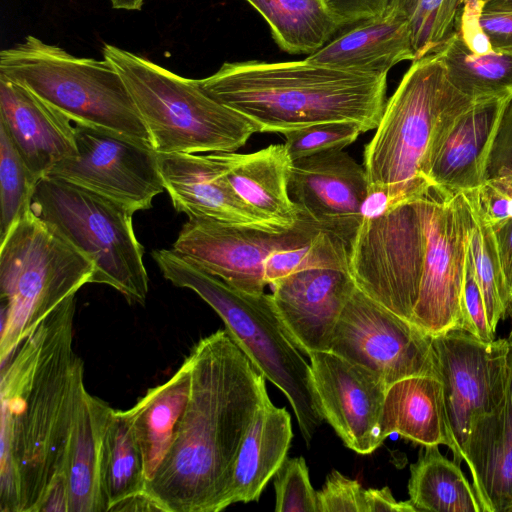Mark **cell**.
Segmentation results:
<instances>
[{
	"instance_id": "8992f818",
	"label": "cell",
	"mask_w": 512,
	"mask_h": 512,
	"mask_svg": "<svg viewBox=\"0 0 512 512\" xmlns=\"http://www.w3.org/2000/svg\"><path fill=\"white\" fill-rule=\"evenodd\" d=\"M102 53L117 70L160 154L234 152L257 127L210 96L198 79L112 44Z\"/></svg>"
},
{
	"instance_id": "d6986e66",
	"label": "cell",
	"mask_w": 512,
	"mask_h": 512,
	"mask_svg": "<svg viewBox=\"0 0 512 512\" xmlns=\"http://www.w3.org/2000/svg\"><path fill=\"white\" fill-rule=\"evenodd\" d=\"M158 166L173 207L189 219L284 231L272 227L236 195L217 153H158Z\"/></svg>"
},
{
	"instance_id": "f35d334b",
	"label": "cell",
	"mask_w": 512,
	"mask_h": 512,
	"mask_svg": "<svg viewBox=\"0 0 512 512\" xmlns=\"http://www.w3.org/2000/svg\"><path fill=\"white\" fill-rule=\"evenodd\" d=\"M463 330L483 341L495 340L491 330L483 294L467 249L462 286Z\"/></svg>"
},
{
	"instance_id": "bcb514c9",
	"label": "cell",
	"mask_w": 512,
	"mask_h": 512,
	"mask_svg": "<svg viewBox=\"0 0 512 512\" xmlns=\"http://www.w3.org/2000/svg\"><path fill=\"white\" fill-rule=\"evenodd\" d=\"M363 512H416L409 500L397 501L389 487L363 491Z\"/></svg>"
},
{
	"instance_id": "83f0119b",
	"label": "cell",
	"mask_w": 512,
	"mask_h": 512,
	"mask_svg": "<svg viewBox=\"0 0 512 512\" xmlns=\"http://www.w3.org/2000/svg\"><path fill=\"white\" fill-rule=\"evenodd\" d=\"M191 369L187 357L174 375L149 389L130 408L145 464L147 482L168 453L188 402Z\"/></svg>"
},
{
	"instance_id": "5b68a950",
	"label": "cell",
	"mask_w": 512,
	"mask_h": 512,
	"mask_svg": "<svg viewBox=\"0 0 512 512\" xmlns=\"http://www.w3.org/2000/svg\"><path fill=\"white\" fill-rule=\"evenodd\" d=\"M151 256L165 279L191 289L214 309L256 369L285 394L309 447L324 418L310 364L280 320L272 295L242 292L173 249L154 250Z\"/></svg>"
},
{
	"instance_id": "7dc6e473",
	"label": "cell",
	"mask_w": 512,
	"mask_h": 512,
	"mask_svg": "<svg viewBox=\"0 0 512 512\" xmlns=\"http://www.w3.org/2000/svg\"><path fill=\"white\" fill-rule=\"evenodd\" d=\"M419 0H389L387 10L408 17L413 15Z\"/></svg>"
},
{
	"instance_id": "f546056e",
	"label": "cell",
	"mask_w": 512,
	"mask_h": 512,
	"mask_svg": "<svg viewBox=\"0 0 512 512\" xmlns=\"http://www.w3.org/2000/svg\"><path fill=\"white\" fill-rule=\"evenodd\" d=\"M408 493L416 512H482L460 465L443 456L439 445L422 446L410 466Z\"/></svg>"
},
{
	"instance_id": "44dd1931",
	"label": "cell",
	"mask_w": 512,
	"mask_h": 512,
	"mask_svg": "<svg viewBox=\"0 0 512 512\" xmlns=\"http://www.w3.org/2000/svg\"><path fill=\"white\" fill-rule=\"evenodd\" d=\"M0 123L38 181L77 152L73 122L27 87L1 75Z\"/></svg>"
},
{
	"instance_id": "e0dca14e",
	"label": "cell",
	"mask_w": 512,
	"mask_h": 512,
	"mask_svg": "<svg viewBox=\"0 0 512 512\" xmlns=\"http://www.w3.org/2000/svg\"><path fill=\"white\" fill-rule=\"evenodd\" d=\"M308 357L324 420L349 449L363 455L375 451L382 444L379 422L389 386L370 369L334 352Z\"/></svg>"
},
{
	"instance_id": "6da1fadb",
	"label": "cell",
	"mask_w": 512,
	"mask_h": 512,
	"mask_svg": "<svg viewBox=\"0 0 512 512\" xmlns=\"http://www.w3.org/2000/svg\"><path fill=\"white\" fill-rule=\"evenodd\" d=\"M75 307L73 295L1 364V512H39L51 486H68L67 450L85 390L73 348Z\"/></svg>"
},
{
	"instance_id": "484cf974",
	"label": "cell",
	"mask_w": 512,
	"mask_h": 512,
	"mask_svg": "<svg viewBox=\"0 0 512 512\" xmlns=\"http://www.w3.org/2000/svg\"><path fill=\"white\" fill-rule=\"evenodd\" d=\"M293 438L291 417L270 400L255 414L238 450L227 494V507L257 501L287 458Z\"/></svg>"
},
{
	"instance_id": "8fae6325",
	"label": "cell",
	"mask_w": 512,
	"mask_h": 512,
	"mask_svg": "<svg viewBox=\"0 0 512 512\" xmlns=\"http://www.w3.org/2000/svg\"><path fill=\"white\" fill-rule=\"evenodd\" d=\"M422 200L426 247L412 323L433 337L463 330L462 286L468 234L461 192L432 185Z\"/></svg>"
},
{
	"instance_id": "7a4b0ae2",
	"label": "cell",
	"mask_w": 512,
	"mask_h": 512,
	"mask_svg": "<svg viewBox=\"0 0 512 512\" xmlns=\"http://www.w3.org/2000/svg\"><path fill=\"white\" fill-rule=\"evenodd\" d=\"M187 359L188 402L146 492L159 511L219 512L243 437L270 400L266 378L226 329L202 338Z\"/></svg>"
},
{
	"instance_id": "7bdbcfd3",
	"label": "cell",
	"mask_w": 512,
	"mask_h": 512,
	"mask_svg": "<svg viewBox=\"0 0 512 512\" xmlns=\"http://www.w3.org/2000/svg\"><path fill=\"white\" fill-rule=\"evenodd\" d=\"M342 27L380 15L389 0H324Z\"/></svg>"
},
{
	"instance_id": "f907efd6",
	"label": "cell",
	"mask_w": 512,
	"mask_h": 512,
	"mask_svg": "<svg viewBox=\"0 0 512 512\" xmlns=\"http://www.w3.org/2000/svg\"><path fill=\"white\" fill-rule=\"evenodd\" d=\"M508 339L512 342V329H511V332H510V334H509Z\"/></svg>"
},
{
	"instance_id": "ee69618b",
	"label": "cell",
	"mask_w": 512,
	"mask_h": 512,
	"mask_svg": "<svg viewBox=\"0 0 512 512\" xmlns=\"http://www.w3.org/2000/svg\"><path fill=\"white\" fill-rule=\"evenodd\" d=\"M500 169L512 170V100L508 103L494 140L487 177Z\"/></svg>"
},
{
	"instance_id": "ac0fdd59",
	"label": "cell",
	"mask_w": 512,
	"mask_h": 512,
	"mask_svg": "<svg viewBox=\"0 0 512 512\" xmlns=\"http://www.w3.org/2000/svg\"><path fill=\"white\" fill-rule=\"evenodd\" d=\"M271 286L277 314L297 348L307 356L329 351L336 323L356 287L350 271L308 269Z\"/></svg>"
},
{
	"instance_id": "3957f363",
	"label": "cell",
	"mask_w": 512,
	"mask_h": 512,
	"mask_svg": "<svg viewBox=\"0 0 512 512\" xmlns=\"http://www.w3.org/2000/svg\"><path fill=\"white\" fill-rule=\"evenodd\" d=\"M198 80L258 132L284 134L320 123L349 122L365 133L377 128L386 103L387 74L347 71L306 59L225 62Z\"/></svg>"
},
{
	"instance_id": "4316f807",
	"label": "cell",
	"mask_w": 512,
	"mask_h": 512,
	"mask_svg": "<svg viewBox=\"0 0 512 512\" xmlns=\"http://www.w3.org/2000/svg\"><path fill=\"white\" fill-rule=\"evenodd\" d=\"M112 408L85 389L69 440L68 512H106L100 482L103 437Z\"/></svg>"
},
{
	"instance_id": "52a82bcc",
	"label": "cell",
	"mask_w": 512,
	"mask_h": 512,
	"mask_svg": "<svg viewBox=\"0 0 512 512\" xmlns=\"http://www.w3.org/2000/svg\"><path fill=\"white\" fill-rule=\"evenodd\" d=\"M94 263L32 209L0 240V362L85 284Z\"/></svg>"
},
{
	"instance_id": "f6af8a7d",
	"label": "cell",
	"mask_w": 512,
	"mask_h": 512,
	"mask_svg": "<svg viewBox=\"0 0 512 512\" xmlns=\"http://www.w3.org/2000/svg\"><path fill=\"white\" fill-rule=\"evenodd\" d=\"M506 288L512 299V219L491 224Z\"/></svg>"
},
{
	"instance_id": "30bf717a",
	"label": "cell",
	"mask_w": 512,
	"mask_h": 512,
	"mask_svg": "<svg viewBox=\"0 0 512 512\" xmlns=\"http://www.w3.org/2000/svg\"><path fill=\"white\" fill-rule=\"evenodd\" d=\"M422 195L364 219L349 247V271L356 286L411 323L426 247Z\"/></svg>"
},
{
	"instance_id": "c3c4849f",
	"label": "cell",
	"mask_w": 512,
	"mask_h": 512,
	"mask_svg": "<svg viewBox=\"0 0 512 512\" xmlns=\"http://www.w3.org/2000/svg\"><path fill=\"white\" fill-rule=\"evenodd\" d=\"M114 9L135 11L141 10L145 0H109Z\"/></svg>"
},
{
	"instance_id": "f1b7e54d",
	"label": "cell",
	"mask_w": 512,
	"mask_h": 512,
	"mask_svg": "<svg viewBox=\"0 0 512 512\" xmlns=\"http://www.w3.org/2000/svg\"><path fill=\"white\" fill-rule=\"evenodd\" d=\"M100 482L105 511H117L127 500L146 491L147 477L132 414L113 409L103 437Z\"/></svg>"
},
{
	"instance_id": "d6a6232c",
	"label": "cell",
	"mask_w": 512,
	"mask_h": 512,
	"mask_svg": "<svg viewBox=\"0 0 512 512\" xmlns=\"http://www.w3.org/2000/svg\"><path fill=\"white\" fill-rule=\"evenodd\" d=\"M461 194L466 214L468 252L483 294L487 319L495 333L499 321L510 312L512 299L504 282L492 226L478 205L475 190Z\"/></svg>"
},
{
	"instance_id": "7c38bea8",
	"label": "cell",
	"mask_w": 512,
	"mask_h": 512,
	"mask_svg": "<svg viewBox=\"0 0 512 512\" xmlns=\"http://www.w3.org/2000/svg\"><path fill=\"white\" fill-rule=\"evenodd\" d=\"M74 124L77 152L57 163L48 177L110 198L133 213L152 207L165 188L151 143L86 124Z\"/></svg>"
},
{
	"instance_id": "b9f144b4",
	"label": "cell",
	"mask_w": 512,
	"mask_h": 512,
	"mask_svg": "<svg viewBox=\"0 0 512 512\" xmlns=\"http://www.w3.org/2000/svg\"><path fill=\"white\" fill-rule=\"evenodd\" d=\"M478 26L495 52H512V11L486 10L480 7Z\"/></svg>"
},
{
	"instance_id": "816d5d0a",
	"label": "cell",
	"mask_w": 512,
	"mask_h": 512,
	"mask_svg": "<svg viewBox=\"0 0 512 512\" xmlns=\"http://www.w3.org/2000/svg\"><path fill=\"white\" fill-rule=\"evenodd\" d=\"M511 512H512V510H511Z\"/></svg>"
},
{
	"instance_id": "603a6c76",
	"label": "cell",
	"mask_w": 512,
	"mask_h": 512,
	"mask_svg": "<svg viewBox=\"0 0 512 512\" xmlns=\"http://www.w3.org/2000/svg\"><path fill=\"white\" fill-rule=\"evenodd\" d=\"M217 155L231 188L257 215L279 230L298 224L299 212L288 190L292 160L284 144H272L247 154Z\"/></svg>"
},
{
	"instance_id": "4dcf8cb0",
	"label": "cell",
	"mask_w": 512,
	"mask_h": 512,
	"mask_svg": "<svg viewBox=\"0 0 512 512\" xmlns=\"http://www.w3.org/2000/svg\"><path fill=\"white\" fill-rule=\"evenodd\" d=\"M267 22L277 45L310 55L342 28L324 0H245Z\"/></svg>"
},
{
	"instance_id": "277c9868",
	"label": "cell",
	"mask_w": 512,
	"mask_h": 512,
	"mask_svg": "<svg viewBox=\"0 0 512 512\" xmlns=\"http://www.w3.org/2000/svg\"><path fill=\"white\" fill-rule=\"evenodd\" d=\"M474 102L449 81L439 52L412 61L365 147L368 190H384L395 206L422 195L439 132Z\"/></svg>"
},
{
	"instance_id": "60d3db41",
	"label": "cell",
	"mask_w": 512,
	"mask_h": 512,
	"mask_svg": "<svg viewBox=\"0 0 512 512\" xmlns=\"http://www.w3.org/2000/svg\"><path fill=\"white\" fill-rule=\"evenodd\" d=\"M363 491L357 480L333 470L317 492L318 512H363Z\"/></svg>"
},
{
	"instance_id": "4fadbf2b",
	"label": "cell",
	"mask_w": 512,
	"mask_h": 512,
	"mask_svg": "<svg viewBox=\"0 0 512 512\" xmlns=\"http://www.w3.org/2000/svg\"><path fill=\"white\" fill-rule=\"evenodd\" d=\"M329 351L370 369L388 386L410 376L440 377L432 336L357 286L339 316Z\"/></svg>"
},
{
	"instance_id": "e575fe53",
	"label": "cell",
	"mask_w": 512,
	"mask_h": 512,
	"mask_svg": "<svg viewBox=\"0 0 512 512\" xmlns=\"http://www.w3.org/2000/svg\"><path fill=\"white\" fill-rule=\"evenodd\" d=\"M38 182L0 123V240L31 210Z\"/></svg>"
},
{
	"instance_id": "2e32d148",
	"label": "cell",
	"mask_w": 512,
	"mask_h": 512,
	"mask_svg": "<svg viewBox=\"0 0 512 512\" xmlns=\"http://www.w3.org/2000/svg\"><path fill=\"white\" fill-rule=\"evenodd\" d=\"M289 195L299 217L349 247L362 223L368 192L363 165L343 150H330L292 161Z\"/></svg>"
},
{
	"instance_id": "1f68e13d",
	"label": "cell",
	"mask_w": 512,
	"mask_h": 512,
	"mask_svg": "<svg viewBox=\"0 0 512 512\" xmlns=\"http://www.w3.org/2000/svg\"><path fill=\"white\" fill-rule=\"evenodd\" d=\"M438 52L449 81L462 94L476 102L512 99V52L475 53L456 31Z\"/></svg>"
},
{
	"instance_id": "ab89813d",
	"label": "cell",
	"mask_w": 512,
	"mask_h": 512,
	"mask_svg": "<svg viewBox=\"0 0 512 512\" xmlns=\"http://www.w3.org/2000/svg\"><path fill=\"white\" fill-rule=\"evenodd\" d=\"M474 190L478 205L490 224L512 219V170L494 172Z\"/></svg>"
},
{
	"instance_id": "d4e9b609",
	"label": "cell",
	"mask_w": 512,
	"mask_h": 512,
	"mask_svg": "<svg viewBox=\"0 0 512 512\" xmlns=\"http://www.w3.org/2000/svg\"><path fill=\"white\" fill-rule=\"evenodd\" d=\"M393 433L421 446L446 445L454 452L440 377L410 376L388 387L379 422L381 442Z\"/></svg>"
},
{
	"instance_id": "8d00e7d4",
	"label": "cell",
	"mask_w": 512,
	"mask_h": 512,
	"mask_svg": "<svg viewBox=\"0 0 512 512\" xmlns=\"http://www.w3.org/2000/svg\"><path fill=\"white\" fill-rule=\"evenodd\" d=\"M362 128L349 122H329L311 125L282 134L292 161L330 150H343L354 143Z\"/></svg>"
},
{
	"instance_id": "d590c367",
	"label": "cell",
	"mask_w": 512,
	"mask_h": 512,
	"mask_svg": "<svg viewBox=\"0 0 512 512\" xmlns=\"http://www.w3.org/2000/svg\"><path fill=\"white\" fill-rule=\"evenodd\" d=\"M465 0H419L410 18L415 60L438 52L453 35Z\"/></svg>"
},
{
	"instance_id": "681fc988",
	"label": "cell",
	"mask_w": 512,
	"mask_h": 512,
	"mask_svg": "<svg viewBox=\"0 0 512 512\" xmlns=\"http://www.w3.org/2000/svg\"><path fill=\"white\" fill-rule=\"evenodd\" d=\"M480 3L482 9L512 11V0H480Z\"/></svg>"
},
{
	"instance_id": "cb8c5ba5",
	"label": "cell",
	"mask_w": 512,
	"mask_h": 512,
	"mask_svg": "<svg viewBox=\"0 0 512 512\" xmlns=\"http://www.w3.org/2000/svg\"><path fill=\"white\" fill-rule=\"evenodd\" d=\"M308 62L365 74H388L414 61L410 19L390 10L362 20L305 58Z\"/></svg>"
},
{
	"instance_id": "74e56055",
	"label": "cell",
	"mask_w": 512,
	"mask_h": 512,
	"mask_svg": "<svg viewBox=\"0 0 512 512\" xmlns=\"http://www.w3.org/2000/svg\"><path fill=\"white\" fill-rule=\"evenodd\" d=\"M276 512H318L317 492L303 457L286 458L275 474Z\"/></svg>"
},
{
	"instance_id": "5bb4252c",
	"label": "cell",
	"mask_w": 512,
	"mask_h": 512,
	"mask_svg": "<svg viewBox=\"0 0 512 512\" xmlns=\"http://www.w3.org/2000/svg\"><path fill=\"white\" fill-rule=\"evenodd\" d=\"M439 376L454 439L453 460H465L474 425L501 402L507 381L510 342L483 341L464 330L433 336Z\"/></svg>"
},
{
	"instance_id": "9a60e30c",
	"label": "cell",
	"mask_w": 512,
	"mask_h": 512,
	"mask_svg": "<svg viewBox=\"0 0 512 512\" xmlns=\"http://www.w3.org/2000/svg\"><path fill=\"white\" fill-rule=\"evenodd\" d=\"M319 231L302 218L284 231L189 219L172 249L230 286L258 295L267 285L264 261L269 254L307 243Z\"/></svg>"
},
{
	"instance_id": "7402d4cb",
	"label": "cell",
	"mask_w": 512,
	"mask_h": 512,
	"mask_svg": "<svg viewBox=\"0 0 512 512\" xmlns=\"http://www.w3.org/2000/svg\"><path fill=\"white\" fill-rule=\"evenodd\" d=\"M509 340V339H508ZM503 398L469 436L465 462L482 512L512 510V342Z\"/></svg>"
},
{
	"instance_id": "ba28073f",
	"label": "cell",
	"mask_w": 512,
	"mask_h": 512,
	"mask_svg": "<svg viewBox=\"0 0 512 512\" xmlns=\"http://www.w3.org/2000/svg\"><path fill=\"white\" fill-rule=\"evenodd\" d=\"M0 75L27 87L75 124L150 142L124 81L105 58L74 56L28 35L0 52Z\"/></svg>"
},
{
	"instance_id": "9c48e42d",
	"label": "cell",
	"mask_w": 512,
	"mask_h": 512,
	"mask_svg": "<svg viewBox=\"0 0 512 512\" xmlns=\"http://www.w3.org/2000/svg\"><path fill=\"white\" fill-rule=\"evenodd\" d=\"M31 209L92 260L91 283L109 285L128 301L145 304L149 278L131 210L110 198L48 176L38 182Z\"/></svg>"
},
{
	"instance_id": "ffe728a7",
	"label": "cell",
	"mask_w": 512,
	"mask_h": 512,
	"mask_svg": "<svg viewBox=\"0 0 512 512\" xmlns=\"http://www.w3.org/2000/svg\"><path fill=\"white\" fill-rule=\"evenodd\" d=\"M511 100L474 102L441 129L429 162L431 185L464 192L477 189L487 179L492 146Z\"/></svg>"
},
{
	"instance_id": "836d02e7",
	"label": "cell",
	"mask_w": 512,
	"mask_h": 512,
	"mask_svg": "<svg viewBox=\"0 0 512 512\" xmlns=\"http://www.w3.org/2000/svg\"><path fill=\"white\" fill-rule=\"evenodd\" d=\"M349 246L339 238L319 231L299 246L273 251L264 261V279L272 285L290 274L315 268L349 270Z\"/></svg>"
}]
</instances>
